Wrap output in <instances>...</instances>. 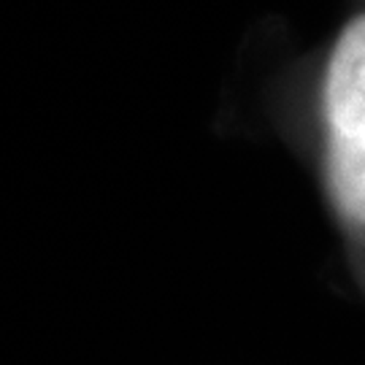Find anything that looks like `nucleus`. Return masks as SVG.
I'll use <instances>...</instances> for the list:
<instances>
[{
    "mask_svg": "<svg viewBox=\"0 0 365 365\" xmlns=\"http://www.w3.org/2000/svg\"><path fill=\"white\" fill-rule=\"evenodd\" d=\"M325 176L333 206L365 244V14L339 33L322 81Z\"/></svg>",
    "mask_w": 365,
    "mask_h": 365,
    "instance_id": "obj_1",
    "label": "nucleus"
}]
</instances>
